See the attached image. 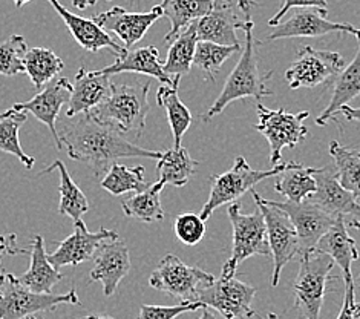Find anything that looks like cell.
Wrapping results in <instances>:
<instances>
[{
	"label": "cell",
	"instance_id": "8",
	"mask_svg": "<svg viewBox=\"0 0 360 319\" xmlns=\"http://www.w3.org/2000/svg\"><path fill=\"white\" fill-rule=\"evenodd\" d=\"M253 200L262 213V217L267 224V234H269V243L273 256V277H271V286L276 287L279 284V278L282 269L299 255L301 256V246H299V238L296 234V229L291 223L288 215L274 206L273 201L264 200L259 194L252 189Z\"/></svg>",
	"mask_w": 360,
	"mask_h": 319
},
{
	"label": "cell",
	"instance_id": "47",
	"mask_svg": "<svg viewBox=\"0 0 360 319\" xmlns=\"http://www.w3.org/2000/svg\"><path fill=\"white\" fill-rule=\"evenodd\" d=\"M200 319H217V316L210 312L209 307L204 306V307H202V313H201Z\"/></svg>",
	"mask_w": 360,
	"mask_h": 319
},
{
	"label": "cell",
	"instance_id": "37",
	"mask_svg": "<svg viewBox=\"0 0 360 319\" xmlns=\"http://www.w3.org/2000/svg\"><path fill=\"white\" fill-rule=\"evenodd\" d=\"M150 183H146L143 166H124L114 163L106 175L101 178L100 186L115 196L127 192H141L148 189Z\"/></svg>",
	"mask_w": 360,
	"mask_h": 319
},
{
	"label": "cell",
	"instance_id": "55",
	"mask_svg": "<svg viewBox=\"0 0 360 319\" xmlns=\"http://www.w3.org/2000/svg\"><path fill=\"white\" fill-rule=\"evenodd\" d=\"M0 319H2V318H0Z\"/></svg>",
	"mask_w": 360,
	"mask_h": 319
},
{
	"label": "cell",
	"instance_id": "45",
	"mask_svg": "<svg viewBox=\"0 0 360 319\" xmlns=\"http://www.w3.org/2000/svg\"><path fill=\"white\" fill-rule=\"evenodd\" d=\"M339 114L344 115L347 120H349V122H357L360 125V108H351L345 105L340 108Z\"/></svg>",
	"mask_w": 360,
	"mask_h": 319
},
{
	"label": "cell",
	"instance_id": "40",
	"mask_svg": "<svg viewBox=\"0 0 360 319\" xmlns=\"http://www.w3.org/2000/svg\"><path fill=\"white\" fill-rule=\"evenodd\" d=\"M175 235L186 246H196L205 235V221L201 215L181 213L175 218Z\"/></svg>",
	"mask_w": 360,
	"mask_h": 319
},
{
	"label": "cell",
	"instance_id": "28",
	"mask_svg": "<svg viewBox=\"0 0 360 319\" xmlns=\"http://www.w3.org/2000/svg\"><path fill=\"white\" fill-rule=\"evenodd\" d=\"M181 77H175L172 83H161L157 91V103L165 108L174 135V148H181L183 135L192 125V114L178 96V86Z\"/></svg>",
	"mask_w": 360,
	"mask_h": 319
},
{
	"label": "cell",
	"instance_id": "21",
	"mask_svg": "<svg viewBox=\"0 0 360 319\" xmlns=\"http://www.w3.org/2000/svg\"><path fill=\"white\" fill-rule=\"evenodd\" d=\"M112 89L110 75L103 74L100 71H88L80 68L75 75L72 85V92L70 103H68L66 117H75L84 112L92 111L100 103L106 100V97Z\"/></svg>",
	"mask_w": 360,
	"mask_h": 319
},
{
	"label": "cell",
	"instance_id": "38",
	"mask_svg": "<svg viewBox=\"0 0 360 319\" xmlns=\"http://www.w3.org/2000/svg\"><path fill=\"white\" fill-rule=\"evenodd\" d=\"M236 51H239V45H219V43L198 40L195 49L193 65L207 74L210 80H215L221 66Z\"/></svg>",
	"mask_w": 360,
	"mask_h": 319
},
{
	"label": "cell",
	"instance_id": "46",
	"mask_svg": "<svg viewBox=\"0 0 360 319\" xmlns=\"http://www.w3.org/2000/svg\"><path fill=\"white\" fill-rule=\"evenodd\" d=\"M97 0H72V5L74 8H77V10H86V8L96 5Z\"/></svg>",
	"mask_w": 360,
	"mask_h": 319
},
{
	"label": "cell",
	"instance_id": "52",
	"mask_svg": "<svg viewBox=\"0 0 360 319\" xmlns=\"http://www.w3.org/2000/svg\"><path fill=\"white\" fill-rule=\"evenodd\" d=\"M267 319H278V316L274 315V313H269V315H267Z\"/></svg>",
	"mask_w": 360,
	"mask_h": 319
},
{
	"label": "cell",
	"instance_id": "29",
	"mask_svg": "<svg viewBox=\"0 0 360 319\" xmlns=\"http://www.w3.org/2000/svg\"><path fill=\"white\" fill-rule=\"evenodd\" d=\"M54 169L58 170L60 174V204H58V213L66 215L72 221H79L84 213L89 211V203L86 200V195L82 192V189L74 183L70 172L63 165L62 160H56L53 165L45 168L40 172V175L53 172Z\"/></svg>",
	"mask_w": 360,
	"mask_h": 319
},
{
	"label": "cell",
	"instance_id": "11",
	"mask_svg": "<svg viewBox=\"0 0 360 319\" xmlns=\"http://www.w3.org/2000/svg\"><path fill=\"white\" fill-rule=\"evenodd\" d=\"M215 281L212 273L200 267L184 264L174 254H167L152 272L149 284L157 290L178 298L179 301H196L198 293Z\"/></svg>",
	"mask_w": 360,
	"mask_h": 319
},
{
	"label": "cell",
	"instance_id": "48",
	"mask_svg": "<svg viewBox=\"0 0 360 319\" xmlns=\"http://www.w3.org/2000/svg\"><path fill=\"white\" fill-rule=\"evenodd\" d=\"M80 319H115V318H110L106 315H89L86 318H80Z\"/></svg>",
	"mask_w": 360,
	"mask_h": 319
},
{
	"label": "cell",
	"instance_id": "35",
	"mask_svg": "<svg viewBox=\"0 0 360 319\" xmlns=\"http://www.w3.org/2000/svg\"><path fill=\"white\" fill-rule=\"evenodd\" d=\"M27 112L15 111L14 108L6 109L0 115V151L14 155L25 168L32 169L36 160L25 154L19 142V129L27 122Z\"/></svg>",
	"mask_w": 360,
	"mask_h": 319
},
{
	"label": "cell",
	"instance_id": "7",
	"mask_svg": "<svg viewBox=\"0 0 360 319\" xmlns=\"http://www.w3.org/2000/svg\"><path fill=\"white\" fill-rule=\"evenodd\" d=\"M299 258L301 269L293 284L295 306L301 310L305 319H319L327 284L334 280L330 277V272L336 263L330 255L316 249Z\"/></svg>",
	"mask_w": 360,
	"mask_h": 319
},
{
	"label": "cell",
	"instance_id": "17",
	"mask_svg": "<svg viewBox=\"0 0 360 319\" xmlns=\"http://www.w3.org/2000/svg\"><path fill=\"white\" fill-rule=\"evenodd\" d=\"M72 92V83L66 79V77H60L53 82H49L44 91L36 94L30 101L25 103H15L13 108L15 111L30 112L37 120L44 123L49 132L53 134V139L57 149H62V140H60V134L56 127L57 117L60 114V109L65 103H70Z\"/></svg>",
	"mask_w": 360,
	"mask_h": 319
},
{
	"label": "cell",
	"instance_id": "51",
	"mask_svg": "<svg viewBox=\"0 0 360 319\" xmlns=\"http://www.w3.org/2000/svg\"><path fill=\"white\" fill-rule=\"evenodd\" d=\"M349 226L353 227V229H357L359 232H360V221H357V220H353V221H349Z\"/></svg>",
	"mask_w": 360,
	"mask_h": 319
},
{
	"label": "cell",
	"instance_id": "27",
	"mask_svg": "<svg viewBox=\"0 0 360 319\" xmlns=\"http://www.w3.org/2000/svg\"><path fill=\"white\" fill-rule=\"evenodd\" d=\"M215 4L217 0H162L160 4L162 17H167L170 22L165 42L170 45L188 25L210 13Z\"/></svg>",
	"mask_w": 360,
	"mask_h": 319
},
{
	"label": "cell",
	"instance_id": "12",
	"mask_svg": "<svg viewBox=\"0 0 360 319\" xmlns=\"http://www.w3.org/2000/svg\"><path fill=\"white\" fill-rule=\"evenodd\" d=\"M255 287L235 277H219L198 293L196 301L218 310L226 319H247L255 316Z\"/></svg>",
	"mask_w": 360,
	"mask_h": 319
},
{
	"label": "cell",
	"instance_id": "19",
	"mask_svg": "<svg viewBox=\"0 0 360 319\" xmlns=\"http://www.w3.org/2000/svg\"><path fill=\"white\" fill-rule=\"evenodd\" d=\"M314 178L317 189L307 200L313 201L323 211L334 215V217H339V215L360 217V201H357L356 196L340 184L334 165L316 168Z\"/></svg>",
	"mask_w": 360,
	"mask_h": 319
},
{
	"label": "cell",
	"instance_id": "50",
	"mask_svg": "<svg viewBox=\"0 0 360 319\" xmlns=\"http://www.w3.org/2000/svg\"><path fill=\"white\" fill-rule=\"evenodd\" d=\"M28 2H31V0H14V5H15V8H22L25 4H28Z\"/></svg>",
	"mask_w": 360,
	"mask_h": 319
},
{
	"label": "cell",
	"instance_id": "24",
	"mask_svg": "<svg viewBox=\"0 0 360 319\" xmlns=\"http://www.w3.org/2000/svg\"><path fill=\"white\" fill-rule=\"evenodd\" d=\"M100 73L106 75H115L123 73H136L153 77L160 83H172L175 77H170L162 70V63H160L158 49L150 46L143 48H123L120 54H117L115 62L103 68Z\"/></svg>",
	"mask_w": 360,
	"mask_h": 319
},
{
	"label": "cell",
	"instance_id": "14",
	"mask_svg": "<svg viewBox=\"0 0 360 319\" xmlns=\"http://www.w3.org/2000/svg\"><path fill=\"white\" fill-rule=\"evenodd\" d=\"M325 8H299L288 20L273 27L267 40L295 39V37H323L331 32L351 34L357 40L360 30L351 23H334L327 19Z\"/></svg>",
	"mask_w": 360,
	"mask_h": 319
},
{
	"label": "cell",
	"instance_id": "16",
	"mask_svg": "<svg viewBox=\"0 0 360 319\" xmlns=\"http://www.w3.org/2000/svg\"><path fill=\"white\" fill-rule=\"evenodd\" d=\"M117 238H120V235L115 230L100 229L98 232H89L83 220H79L74 221L72 235L58 243L56 252L48 255V258L56 269L65 265H79L84 261L94 260V255L103 241Z\"/></svg>",
	"mask_w": 360,
	"mask_h": 319
},
{
	"label": "cell",
	"instance_id": "18",
	"mask_svg": "<svg viewBox=\"0 0 360 319\" xmlns=\"http://www.w3.org/2000/svg\"><path fill=\"white\" fill-rule=\"evenodd\" d=\"M131 270L129 249L122 238L106 239L98 246L94 255V267L91 280L103 284V292L106 296H112Z\"/></svg>",
	"mask_w": 360,
	"mask_h": 319
},
{
	"label": "cell",
	"instance_id": "23",
	"mask_svg": "<svg viewBox=\"0 0 360 319\" xmlns=\"http://www.w3.org/2000/svg\"><path fill=\"white\" fill-rule=\"evenodd\" d=\"M48 2L54 6V10L63 19L74 40L79 43L83 49L89 51V53H98L100 49L110 48L114 51L115 56L123 51V46H120L118 43L109 36V32L103 30L100 25L94 22L92 19H84V17L71 13L70 10H66L58 0H48Z\"/></svg>",
	"mask_w": 360,
	"mask_h": 319
},
{
	"label": "cell",
	"instance_id": "33",
	"mask_svg": "<svg viewBox=\"0 0 360 319\" xmlns=\"http://www.w3.org/2000/svg\"><path fill=\"white\" fill-rule=\"evenodd\" d=\"M198 36H196V23L178 34V37L170 43L167 57L162 63V70L170 77H183L191 73L193 66V57Z\"/></svg>",
	"mask_w": 360,
	"mask_h": 319
},
{
	"label": "cell",
	"instance_id": "15",
	"mask_svg": "<svg viewBox=\"0 0 360 319\" xmlns=\"http://www.w3.org/2000/svg\"><path fill=\"white\" fill-rule=\"evenodd\" d=\"M273 204L284 211L293 223L301 246V255L314 250L319 239L327 234L338 218L310 200L302 203L273 201Z\"/></svg>",
	"mask_w": 360,
	"mask_h": 319
},
{
	"label": "cell",
	"instance_id": "54",
	"mask_svg": "<svg viewBox=\"0 0 360 319\" xmlns=\"http://www.w3.org/2000/svg\"><path fill=\"white\" fill-rule=\"evenodd\" d=\"M108 2H110V0H108Z\"/></svg>",
	"mask_w": 360,
	"mask_h": 319
},
{
	"label": "cell",
	"instance_id": "9",
	"mask_svg": "<svg viewBox=\"0 0 360 319\" xmlns=\"http://www.w3.org/2000/svg\"><path fill=\"white\" fill-rule=\"evenodd\" d=\"M259 123L255 126L256 131H259L270 144V161L273 166H276L282 160V151L285 148H295L299 143H302L308 129L304 122L310 117V112L302 111L297 114H291L285 109H269L262 103L256 105Z\"/></svg>",
	"mask_w": 360,
	"mask_h": 319
},
{
	"label": "cell",
	"instance_id": "1",
	"mask_svg": "<svg viewBox=\"0 0 360 319\" xmlns=\"http://www.w3.org/2000/svg\"><path fill=\"white\" fill-rule=\"evenodd\" d=\"M74 120L60 132L68 155L72 160L86 163L96 177H105L110 166L120 158H153L158 160L162 152L140 148L126 139L117 127L103 123L91 112L72 117Z\"/></svg>",
	"mask_w": 360,
	"mask_h": 319
},
{
	"label": "cell",
	"instance_id": "4",
	"mask_svg": "<svg viewBox=\"0 0 360 319\" xmlns=\"http://www.w3.org/2000/svg\"><path fill=\"white\" fill-rule=\"evenodd\" d=\"M62 304H80L77 292L36 293L27 289L13 273L0 272V318L25 319L39 312H53Z\"/></svg>",
	"mask_w": 360,
	"mask_h": 319
},
{
	"label": "cell",
	"instance_id": "26",
	"mask_svg": "<svg viewBox=\"0 0 360 319\" xmlns=\"http://www.w3.org/2000/svg\"><path fill=\"white\" fill-rule=\"evenodd\" d=\"M360 96V39L354 58L351 63L342 70L333 83V96L328 106L322 111V114L316 118L317 126H325L330 120L339 114L342 106Z\"/></svg>",
	"mask_w": 360,
	"mask_h": 319
},
{
	"label": "cell",
	"instance_id": "36",
	"mask_svg": "<svg viewBox=\"0 0 360 319\" xmlns=\"http://www.w3.org/2000/svg\"><path fill=\"white\" fill-rule=\"evenodd\" d=\"M328 151L333 157L340 184L360 201V151L345 148L336 140L330 143Z\"/></svg>",
	"mask_w": 360,
	"mask_h": 319
},
{
	"label": "cell",
	"instance_id": "32",
	"mask_svg": "<svg viewBox=\"0 0 360 319\" xmlns=\"http://www.w3.org/2000/svg\"><path fill=\"white\" fill-rule=\"evenodd\" d=\"M166 184L158 180L150 183L148 189L122 201V209L126 217L136 218L144 223H155L165 220V209L161 204V191Z\"/></svg>",
	"mask_w": 360,
	"mask_h": 319
},
{
	"label": "cell",
	"instance_id": "53",
	"mask_svg": "<svg viewBox=\"0 0 360 319\" xmlns=\"http://www.w3.org/2000/svg\"><path fill=\"white\" fill-rule=\"evenodd\" d=\"M25 319H39L37 316H34V315H31V316H27Z\"/></svg>",
	"mask_w": 360,
	"mask_h": 319
},
{
	"label": "cell",
	"instance_id": "10",
	"mask_svg": "<svg viewBox=\"0 0 360 319\" xmlns=\"http://www.w3.org/2000/svg\"><path fill=\"white\" fill-rule=\"evenodd\" d=\"M259 4L255 0H217L212 11L196 20L198 40L219 43V45H239L236 30L252 20L255 8Z\"/></svg>",
	"mask_w": 360,
	"mask_h": 319
},
{
	"label": "cell",
	"instance_id": "43",
	"mask_svg": "<svg viewBox=\"0 0 360 319\" xmlns=\"http://www.w3.org/2000/svg\"><path fill=\"white\" fill-rule=\"evenodd\" d=\"M356 286H345V298L336 319H356Z\"/></svg>",
	"mask_w": 360,
	"mask_h": 319
},
{
	"label": "cell",
	"instance_id": "22",
	"mask_svg": "<svg viewBox=\"0 0 360 319\" xmlns=\"http://www.w3.org/2000/svg\"><path fill=\"white\" fill-rule=\"evenodd\" d=\"M316 250L330 255L336 265L340 267L345 286H356L351 265L359 260V250L356 241L348 234L344 215H339L327 234L319 239Z\"/></svg>",
	"mask_w": 360,
	"mask_h": 319
},
{
	"label": "cell",
	"instance_id": "44",
	"mask_svg": "<svg viewBox=\"0 0 360 319\" xmlns=\"http://www.w3.org/2000/svg\"><path fill=\"white\" fill-rule=\"evenodd\" d=\"M28 249H20L17 244L15 234L2 235L0 234V263H2L4 255H19V254H28Z\"/></svg>",
	"mask_w": 360,
	"mask_h": 319
},
{
	"label": "cell",
	"instance_id": "31",
	"mask_svg": "<svg viewBox=\"0 0 360 319\" xmlns=\"http://www.w3.org/2000/svg\"><path fill=\"white\" fill-rule=\"evenodd\" d=\"M198 161H195L191 154L181 148H174L162 152L157 163V177L165 184H170L175 187L186 186L191 178L195 175Z\"/></svg>",
	"mask_w": 360,
	"mask_h": 319
},
{
	"label": "cell",
	"instance_id": "3",
	"mask_svg": "<svg viewBox=\"0 0 360 319\" xmlns=\"http://www.w3.org/2000/svg\"><path fill=\"white\" fill-rule=\"evenodd\" d=\"M149 82L112 83V89L106 100L89 111L91 115L117 127L124 135L134 134L140 139L149 112Z\"/></svg>",
	"mask_w": 360,
	"mask_h": 319
},
{
	"label": "cell",
	"instance_id": "20",
	"mask_svg": "<svg viewBox=\"0 0 360 319\" xmlns=\"http://www.w3.org/2000/svg\"><path fill=\"white\" fill-rule=\"evenodd\" d=\"M160 17H162L160 5L153 6L149 13H127L122 6H114L112 10L94 15L92 20L105 31L117 34L126 48H132Z\"/></svg>",
	"mask_w": 360,
	"mask_h": 319
},
{
	"label": "cell",
	"instance_id": "41",
	"mask_svg": "<svg viewBox=\"0 0 360 319\" xmlns=\"http://www.w3.org/2000/svg\"><path fill=\"white\" fill-rule=\"evenodd\" d=\"M204 306L200 301H183L178 306H148L143 304L139 319H175L186 312H195Z\"/></svg>",
	"mask_w": 360,
	"mask_h": 319
},
{
	"label": "cell",
	"instance_id": "5",
	"mask_svg": "<svg viewBox=\"0 0 360 319\" xmlns=\"http://www.w3.org/2000/svg\"><path fill=\"white\" fill-rule=\"evenodd\" d=\"M227 213L233 227V247H231L230 258L222 265L221 277H235L238 265L247 258L253 255L269 256L271 255V250L267 224L259 209L250 215H244L241 212V204L233 201L229 206Z\"/></svg>",
	"mask_w": 360,
	"mask_h": 319
},
{
	"label": "cell",
	"instance_id": "25",
	"mask_svg": "<svg viewBox=\"0 0 360 319\" xmlns=\"http://www.w3.org/2000/svg\"><path fill=\"white\" fill-rule=\"evenodd\" d=\"M31 265L28 272H25L17 280L25 287L36 293H51L53 287L62 282L63 275L49 261L45 250L44 237L36 235L31 241Z\"/></svg>",
	"mask_w": 360,
	"mask_h": 319
},
{
	"label": "cell",
	"instance_id": "34",
	"mask_svg": "<svg viewBox=\"0 0 360 319\" xmlns=\"http://www.w3.org/2000/svg\"><path fill=\"white\" fill-rule=\"evenodd\" d=\"M25 73L28 74L32 85L40 91L45 85L53 82L57 74L62 73L63 62L53 49L48 48H32L28 49L23 58Z\"/></svg>",
	"mask_w": 360,
	"mask_h": 319
},
{
	"label": "cell",
	"instance_id": "13",
	"mask_svg": "<svg viewBox=\"0 0 360 319\" xmlns=\"http://www.w3.org/2000/svg\"><path fill=\"white\" fill-rule=\"evenodd\" d=\"M344 68L345 60L339 53L302 46L293 65L285 71V80L290 89L314 88L321 83H327Z\"/></svg>",
	"mask_w": 360,
	"mask_h": 319
},
{
	"label": "cell",
	"instance_id": "42",
	"mask_svg": "<svg viewBox=\"0 0 360 319\" xmlns=\"http://www.w3.org/2000/svg\"><path fill=\"white\" fill-rule=\"evenodd\" d=\"M281 2H282L281 10L269 20L270 27H274V25L281 23L282 17H284L291 8H325V10H327L328 6L327 0H281Z\"/></svg>",
	"mask_w": 360,
	"mask_h": 319
},
{
	"label": "cell",
	"instance_id": "39",
	"mask_svg": "<svg viewBox=\"0 0 360 319\" xmlns=\"http://www.w3.org/2000/svg\"><path fill=\"white\" fill-rule=\"evenodd\" d=\"M27 53V40L22 36H11L0 43V74L13 77L25 73L23 58Z\"/></svg>",
	"mask_w": 360,
	"mask_h": 319
},
{
	"label": "cell",
	"instance_id": "2",
	"mask_svg": "<svg viewBox=\"0 0 360 319\" xmlns=\"http://www.w3.org/2000/svg\"><path fill=\"white\" fill-rule=\"evenodd\" d=\"M253 20H248L243 31L245 34V43L243 54L239 57V62L230 73L229 79L226 80L224 88H222L219 97L213 103L210 109L205 112L204 120H210L215 115L221 114L231 101L253 97L256 100H262L271 96V91L267 89V82L271 77V71L261 73L258 68V58H256L255 51V37H253Z\"/></svg>",
	"mask_w": 360,
	"mask_h": 319
},
{
	"label": "cell",
	"instance_id": "6",
	"mask_svg": "<svg viewBox=\"0 0 360 319\" xmlns=\"http://www.w3.org/2000/svg\"><path fill=\"white\" fill-rule=\"evenodd\" d=\"M288 166L290 161L279 163V165L273 166L269 170H256L250 168L244 157H236L233 168L227 172H222L219 175L210 177V195L207 203L201 209V218L207 221L212 217V213L221 206L236 201L239 196L252 191L262 180L281 175V172H284Z\"/></svg>",
	"mask_w": 360,
	"mask_h": 319
},
{
	"label": "cell",
	"instance_id": "49",
	"mask_svg": "<svg viewBox=\"0 0 360 319\" xmlns=\"http://www.w3.org/2000/svg\"><path fill=\"white\" fill-rule=\"evenodd\" d=\"M357 286L360 287V273H359V277H357ZM354 316H356V318H360V303H359V304H356V310H354Z\"/></svg>",
	"mask_w": 360,
	"mask_h": 319
},
{
	"label": "cell",
	"instance_id": "30",
	"mask_svg": "<svg viewBox=\"0 0 360 319\" xmlns=\"http://www.w3.org/2000/svg\"><path fill=\"white\" fill-rule=\"evenodd\" d=\"M314 169L316 168H305L297 161H290V166L281 172V177L274 184V191L282 196H287L288 201H305L317 189Z\"/></svg>",
	"mask_w": 360,
	"mask_h": 319
}]
</instances>
